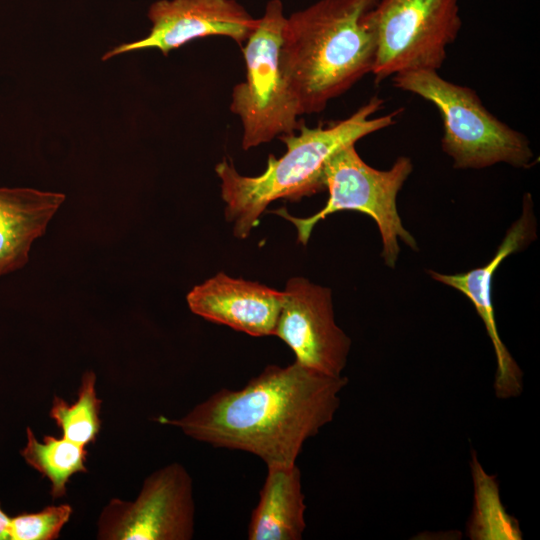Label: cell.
<instances>
[{"mask_svg":"<svg viewBox=\"0 0 540 540\" xmlns=\"http://www.w3.org/2000/svg\"><path fill=\"white\" fill-rule=\"evenodd\" d=\"M65 198L57 192L0 187V277L27 264L33 242Z\"/></svg>","mask_w":540,"mask_h":540,"instance_id":"4fadbf2b","label":"cell"},{"mask_svg":"<svg viewBox=\"0 0 540 540\" xmlns=\"http://www.w3.org/2000/svg\"><path fill=\"white\" fill-rule=\"evenodd\" d=\"M95 384L94 372H85L77 400L69 404L54 396L49 413L61 429L62 437L82 446L94 442L101 429V400L96 395Z\"/></svg>","mask_w":540,"mask_h":540,"instance_id":"e0dca14e","label":"cell"},{"mask_svg":"<svg viewBox=\"0 0 540 540\" xmlns=\"http://www.w3.org/2000/svg\"><path fill=\"white\" fill-rule=\"evenodd\" d=\"M413 171L409 157L400 156L388 170L365 163L355 149L347 145L335 152L324 169V184L329 193L325 206L306 218L294 217L285 208L274 210L297 229L298 241L306 245L314 226L327 216L343 210H355L370 216L382 239L381 256L394 268L400 254L399 240L418 250L416 239L403 226L396 204L397 194Z\"/></svg>","mask_w":540,"mask_h":540,"instance_id":"5b68a950","label":"cell"},{"mask_svg":"<svg viewBox=\"0 0 540 540\" xmlns=\"http://www.w3.org/2000/svg\"><path fill=\"white\" fill-rule=\"evenodd\" d=\"M192 479L169 464L153 472L133 502L113 498L102 510L98 538L108 540H188L194 533Z\"/></svg>","mask_w":540,"mask_h":540,"instance_id":"ba28073f","label":"cell"},{"mask_svg":"<svg viewBox=\"0 0 540 540\" xmlns=\"http://www.w3.org/2000/svg\"><path fill=\"white\" fill-rule=\"evenodd\" d=\"M148 17L152 28L147 37L114 47L102 60L148 48L167 55L194 39L210 36H225L242 46L258 22L236 0H159L150 6Z\"/></svg>","mask_w":540,"mask_h":540,"instance_id":"30bf717a","label":"cell"},{"mask_svg":"<svg viewBox=\"0 0 540 540\" xmlns=\"http://www.w3.org/2000/svg\"><path fill=\"white\" fill-rule=\"evenodd\" d=\"M274 335L299 364L329 376H341L351 339L336 324L331 290L309 280H288Z\"/></svg>","mask_w":540,"mask_h":540,"instance_id":"9c48e42d","label":"cell"},{"mask_svg":"<svg viewBox=\"0 0 540 540\" xmlns=\"http://www.w3.org/2000/svg\"><path fill=\"white\" fill-rule=\"evenodd\" d=\"M71 514L72 508L68 504L50 505L39 512L18 514L10 518L9 539H56Z\"/></svg>","mask_w":540,"mask_h":540,"instance_id":"ac0fdd59","label":"cell"},{"mask_svg":"<svg viewBox=\"0 0 540 540\" xmlns=\"http://www.w3.org/2000/svg\"><path fill=\"white\" fill-rule=\"evenodd\" d=\"M26 436L27 442L20 451L21 456L49 480L53 499L64 497L70 478L76 473L87 472L85 446L53 436H45L40 442L30 427L26 429Z\"/></svg>","mask_w":540,"mask_h":540,"instance_id":"9a60e30c","label":"cell"},{"mask_svg":"<svg viewBox=\"0 0 540 540\" xmlns=\"http://www.w3.org/2000/svg\"><path fill=\"white\" fill-rule=\"evenodd\" d=\"M471 468L475 501L468 528L470 538L522 539L518 521L506 513L500 501L497 481L484 471L475 454L472 457Z\"/></svg>","mask_w":540,"mask_h":540,"instance_id":"2e32d148","label":"cell"},{"mask_svg":"<svg viewBox=\"0 0 540 540\" xmlns=\"http://www.w3.org/2000/svg\"><path fill=\"white\" fill-rule=\"evenodd\" d=\"M393 85L432 103L443 122L442 150L456 169H482L498 163L530 167L529 140L490 113L477 93L442 78L436 70H414L392 77Z\"/></svg>","mask_w":540,"mask_h":540,"instance_id":"277c9868","label":"cell"},{"mask_svg":"<svg viewBox=\"0 0 540 540\" xmlns=\"http://www.w3.org/2000/svg\"><path fill=\"white\" fill-rule=\"evenodd\" d=\"M305 496L296 464L268 466L247 530L249 540H300L306 529Z\"/></svg>","mask_w":540,"mask_h":540,"instance_id":"5bb4252c","label":"cell"},{"mask_svg":"<svg viewBox=\"0 0 540 540\" xmlns=\"http://www.w3.org/2000/svg\"><path fill=\"white\" fill-rule=\"evenodd\" d=\"M347 377L298 362L267 366L238 390L221 389L179 419L157 418L216 448L240 450L266 466L296 464L304 443L330 423Z\"/></svg>","mask_w":540,"mask_h":540,"instance_id":"6da1fadb","label":"cell"},{"mask_svg":"<svg viewBox=\"0 0 540 540\" xmlns=\"http://www.w3.org/2000/svg\"><path fill=\"white\" fill-rule=\"evenodd\" d=\"M10 517L0 506V540L9 539Z\"/></svg>","mask_w":540,"mask_h":540,"instance_id":"d6986e66","label":"cell"},{"mask_svg":"<svg viewBox=\"0 0 540 540\" xmlns=\"http://www.w3.org/2000/svg\"><path fill=\"white\" fill-rule=\"evenodd\" d=\"M190 310L251 336L274 335L283 291L219 272L187 294Z\"/></svg>","mask_w":540,"mask_h":540,"instance_id":"7c38bea8","label":"cell"},{"mask_svg":"<svg viewBox=\"0 0 540 540\" xmlns=\"http://www.w3.org/2000/svg\"><path fill=\"white\" fill-rule=\"evenodd\" d=\"M366 17L377 83L402 72L440 69L462 25L459 0H376Z\"/></svg>","mask_w":540,"mask_h":540,"instance_id":"52a82bcc","label":"cell"},{"mask_svg":"<svg viewBox=\"0 0 540 540\" xmlns=\"http://www.w3.org/2000/svg\"><path fill=\"white\" fill-rule=\"evenodd\" d=\"M286 22L281 0H270L245 42V80L232 91L230 110L242 123V148L249 150L301 125L297 102L280 66Z\"/></svg>","mask_w":540,"mask_h":540,"instance_id":"8992f818","label":"cell"},{"mask_svg":"<svg viewBox=\"0 0 540 540\" xmlns=\"http://www.w3.org/2000/svg\"><path fill=\"white\" fill-rule=\"evenodd\" d=\"M530 194L523 199L521 216L507 230L494 257L484 266L456 274L427 270L430 277L465 295L484 323L496 356L495 395L499 399L519 396L523 390V373L500 338L492 303V280L499 265L511 254L528 246L537 237L536 218Z\"/></svg>","mask_w":540,"mask_h":540,"instance_id":"8fae6325","label":"cell"},{"mask_svg":"<svg viewBox=\"0 0 540 540\" xmlns=\"http://www.w3.org/2000/svg\"><path fill=\"white\" fill-rule=\"evenodd\" d=\"M376 0H319L286 17L280 66L300 115L317 113L371 73Z\"/></svg>","mask_w":540,"mask_h":540,"instance_id":"7a4b0ae2","label":"cell"},{"mask_svg":"<svg viewBox=\"0 0 540 540\" xmlns=\"http://www.w3.org/2000/svg\"><path fill=\"white\" fill-rule=\"evenodd\" d=\"M383 104L374 96L343 120L315 128L301 123L298 134L280 135L286 152L279 158L270 154L258 176L239 174L226 159L218 163L215 172L234 235L247 238L267 206L278 199L296 201L326 190L324 169L335 152L396 123L400 110L374 117Z\"/></svg>","mask_w":540,"mask_h":540,"instance_id":"3957f363","label":"cell"}]
</instances>
